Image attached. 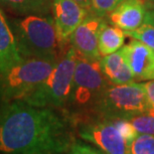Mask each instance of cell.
<instances>
[{
  "instance_id": "6da1fadb",
  "label": "cell",
  "mask_w": 154,
  "mask_h": 154,
  "mask_svg": "<svg viewBox=\"0 0 154 154\" xmlns=\"http://www.w3.org/2000/svg\"><path fill=\"white\" fill-rule=\"evenodd\" d=\"M74 144L69 122L51 107H39L23 100L0 107V153L66 152Z\"/></svg>"
},
{
  "instance_id": "7a4b0ae2",
  "label": "cell",
  "mask_w": 154,
  "mask_h": 154,
  "mask_svg": "<svg viewBox=\"0 0 154 154\" xmlns=\"http://www.w3.org/2000/svg\"><path fill=\"white\" fill-rule=\"evenodd\" d=\"M11 27L23 59L41 58L59 61L63 48L58 40L54 19L45 15H26L13 19Z\"/></svg>"
},
{
  "instance_id": "3957f363",
  "label": "cell",
  "mask_w": 154,
  "mask_h": 154,
  "mask_svg": "<svg viewBox=\"0 0 154 154\" xmlns=\"http://www.w3.org/2000/svg\"><path fill=\"white\" fill-rule=\"evenodd\" d=\"M57 63L50 59H24L0 74V103L25 100L47 80Z\"/></svg>"
},
{
  "instance_id": "277c9868",
  "label": "cell",
  "mask_w": 154,
  "mask_h": 154,
  "mask_svg": "<svg viewBox=\"0 0 154 154\" xmlns=\"http://www.w3.org/2000/svg\"><path fill=\"white\" fill-rule=\"evenodd\" d=\"M78 54L71 47L65 53L43 84L23 101L39 107L61 109L69 103Z\"/></svg>"
},
{
  "instance_id": "5b68a950",
  "label": "cell",
  "mask_w": 154,
  "mask_h": 154,
  "mask_svg": "<svg viewBox=\"0 0 154 154\" xmlns=\"http://www.w3.org/2000/svg\"><path fill=\"white\" fill-rule=\"evenodd\" d=\"M96 109L103 119H130L148 112L150 104L143 84L111 85L100 94Z\"/></svg>"
},
{
  "instance_id": "8992f818",
  "label": "cell",
  "mask_w": 154,
  "mask_h": 154,
  "mask_svg": "<svg viewBox=\"0 0 154 154\" xmlns=\"http://www.w3.org/2000/svg\"><path fill=\"white\" fill-rule=\"evenodd\" d=\"M109 83L101 71L100 61H90L78 54L69 103L78 109L96 106Z\"/></svg>"
},
{
  "instance_id": "52a82bcc",
  "label": "cell",
  "mask_w": 154,
  "mask_h": 154,
  "mask_svg": "<svg viewBox=\"0 0 154 154\" xmlns=\"http://www.w3.org/2000/svg\"><path fill=\"white\" fill-rule=\"evenodd\" d=\"M79 134L83 139L96 144L104 154H127V143L111 119L83 124Z\"/></svg>"
},
{
  "instance_id": "ba28073f",
  "label": "cell",
  "mask_w": 154,
  "mask_h": 154,
  "mask_svg": "<svg viewBox=\"0 0 154 154\" xmlns=\"http://www.w3.org/2000/svg\"><path fill=\"white\" fill-rule=\"evenodd\" d=\"M107 24L103 17L97 15H88L74 31L70 38L77 53L90 61H100L99 50V37L100 31Z\"/></svg>"
},
{
  "instance_id": "9c48e42d",
  "label": "cell",
  "mask_w": 154,
  "mask_h": 154,
  "mask_svg": "<svg viewBox=\"0 0 154 154\" xmlns=\"http://www.w3.org/2000/svg\"><path fill=\"white\" fill-rule=\"evenodd\" d=\"M52 12L58 40L64 49L74 31L88 16V9L74 0H54Z\"/></svg>"
},
{
  "instance_id": "30bf717a",
  "label": "cell",
  "mask_w": 154,
  "mask_h": 154,
  "mask_svg": "<svg viewBox=\"0 0 154 154\" xmlns=\"http://www.w3.org/2000/svg\"><path fill=\"white\" fill-rule=\"evenodd\" d=\"M131 70L134 80H154V49L138 40H133L121 48Z\"/></svg>"
},
{
  "instance_id": "8fae6325",
  "label": "cell",
  "mask_w": 154,
  "mask_h": 154,
  "mask_svg": "<svg viewBox=\"0 0 154 154\" xmlns=\"http://www.w3.org/2000/svg\"><path fill=\"white\" fill-rule=\"evenodd\" d=\"M148 6L145 0H124L109 14L110 22L124 32L140 27L146 17Z\"/></svg>"
},
{
  "instance_id": "7c38bea8",
  "label": "cell",
  "mask_w": 154,
  "mask_h": 154,
  "mask_svg": "<svg viewBox=\"0 0 154 154\" xmlns=\"http://www.w3.org/2000/svg\"><path fill=\"white\" fill-rule=\"evenodd\" d=\"M24 59L20 55L11 24L0 10V74L7 72Z\"/></svg>"
},
{
  "instance_id": "4fadbf2b",
  "label": "cell",
  "mask_w": 154,
  "mask_h": 154,
  "mask_svg": "<svg viewBox=\"0 0 154 154\" xmlns=\"http://www.w3.org/2000/svg\"><path fill=\"white\" fill-rule=\"evenodd\" d=\"M100 68L104 77L111 85H123L135 81L121 49L112 54L103 56L100 60Z\"/></svg>"
},
{
  "instance_id": "5bb4252c",
  "label": "cell",
  "mask_w": 154,
  "mask_h": 154,
  "mask_svg": "<svg viewBox=\"0 0 154 154\" xmlns=\"http://www.w3.org/2000/svg\"><path fill=\"white\" fill-rule=\"evenodd\" d=\"M54 0H0V5L23 15H45L50 13Z\"/></svg>"
},
{
  "instance_id": "9a60e30c",
  "label": "cell",
  "mask_w": 154,
  "mask_h": 154,
  "mask_svg": "<svg viewBox=\"0 0 154 154\" xmlns=\"http://www.w3.org/2000/svg\"><path fill=\"white\" fill-rule=\"evenodd\" d=\"M125 33L117 26L106 24L100 31L99 37V50L101 56H106L119 51L125 41Z\"/></svg>"
},
{
  "instance_id": "2e32d148",
  "label": "cell",
  "mask_w": 154,
  "mask_h": 154,
  "mask_svg": "<svg viewBox=\"0 0 154 154\" xmlns=\"http://www.w3.org/2000/svg\"><path fill=\"white\" fill-rule=\"evenodd\" d=\"M124 33L126 36L142 42L154 49V9L148 7L145 20L140 27L133 31L124 32Z\"/></svg>"
},
{
  "instance_id": "e0dca14e",
  "label": "cell",
  "mask_w": 154,
  "mask_h": 154,
  "mask_svg": "<svg viewBox=\"0 0 154 154\" xmlns=\"http://www.w3.org/2000/svg\"><path fill=\"white\" fill-rule=\"evenodd\" d=\"M127 154H154V135L139 134L127 145Z\"/></svg>"
},
{
  "instance_id": "ac0fdd59",
  "label": "cell",
  "mask_w": 154,
  "mask_h": 154,
  "mask_svg": "<svg viewBox=\"0 0 154 154\" xmlns=\"http://www.w3.org/2000/svg\"><path fill=\"white\" fill-rule=\"evenodd\" d=\"M132 123L138 134L154 135V114L145 112L127 119Z\"/></svg>"
},
{
  "instance_id": "d6986e66",
  "label": "cell",
  "mask_w": 154,
  "mask_h": 154,
  "mask_svg": "<svg viewBox=\"0 0 154 154\" xmlns=\"http://www.w3.org/2000/svg\"><path fill=\"white\" fill-rule=\"evenodd\" d=\"M123 1L124 0H91V10L93 14L103 17Z\"/></svg>"
},
{
  "instance_id": "ffe728a7",
  "label": "cell",
  "mask_w": 154,
  "mask_h": 154,
  "mask_svg": "<svg viewBox=\"0 0 154 154\" xmlns=\"http://www.w3.org/2000/svg\"><path fill=\"white\" fill-rule=\"evenodd\" d=\"M111 120L113 121V123L116 124V126L119 130L121 135L125 139L127 145L138 136V132L136 131V129L134 128L132 123L127 119H114Z\"/></svg>"
},
{
  "instance_id": "44dd1931",
  "label": "cell",
  "mask_w": 154,
  "mask_h": 154,
  "mask_svg": "<svg viewBox=\"0 0 154 154\" xmlns=\"http://www.w3.org/2000/svg\"><path fill=\"white\" fill-rule=\"evenodd\" d=\"M68 154H104V153H101L99 150L94 149L88 145H86V144L80 142H74L72 147L69 149Z\"/></svg>"
},
{
  "instance_id": "7402d4cb",
  "label": "cell",
  "mask_w": 154,
  "mask_h": 154,
  "mask_svg": "<svg viewBox=\"0 0 154 154\" xmlns=\"http://www.w3.org/2000/svg\"><path fill=\"white\" fill-rule=\"evenodd\" d=\"M145 94L150 104V109H154V81H149L147 83L143 84Z\"/></svg>"
},
{
  "instance_id": "603a6c76",
  "label": "cell",
  "mask_w": 154,
  "mask_h": 154,
  "mask_svg": "<svg viewBox=\"0 0 154 154\" xmlns=\"http://www.w3.org/2000/svg\"><path fill=\"white\" fill-rule=\"evenodd\" d=\"M75 2H77L79 5H81L82 7L91 9V0H74Z\"/></svg>"
},
{
  "instance_id": "cb8c5ba5",
  "label": "cell",
  "mask_w": 154,
  "mask_h": 154,
  "mask_svg": "<svg viewBox=\"0 0 154 154\" xmlns=\"http://www.w3.org/2000/svg\"><path fill=\"white\" fill-rule=\"evenodd\" d=\"M23 154H51L47 151H31V152H26Z\"/></svg>"
},
{
  "instance_id": "d4e9b609",
  "label": "cell",
  "mask_w": 154,
  "mask_h": 154,
  "mask_svg": "<svg viewBox=\"0 0 154 154\" xmlns=\"http://www.w3.org/2000/svg\"><path fill=\"white\" fill-rule=\"evenodd\" d=\"M149 8H154V0H145Z\"/></svg>"
},
{
  "instance_id": "484cf974",
  "label": "cell",
  "mask_w": 154,
  "mask_h": 154,
  "mask_svg": "<svg viewBox=\"0 0 154 154\" xmlns=\"http://www.w3.org/2000/svg\"><path fill=\"white\" fill-rule=\"evenodd\" d=\"M153 9H154V8H153Z\"/></svg>"
}]
</instances>
